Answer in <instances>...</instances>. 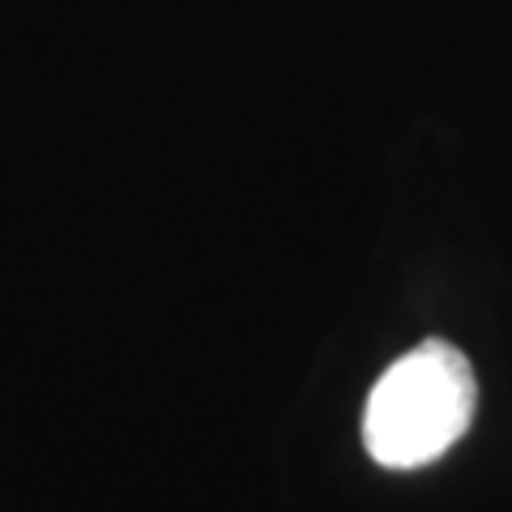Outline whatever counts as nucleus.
I'll return each mask as SVG.
<instances>
[{
	"mask_svg": "<svg viewBox=\"0 0 512 512\" xmlns=\"http://www.w3.org/2000/svg\"><path fill=\"white\" fill-rule=\"evenodd\" d=\"M478 380L457 346L431 338L384 372L363 406V444L384 470H423L470 431Z\"/></svg>",
	"mask_w": 512,
	"mask_h": 512,
	"instance_id": "obj_1",
	"label": "nucleus"
}]
</instances>
